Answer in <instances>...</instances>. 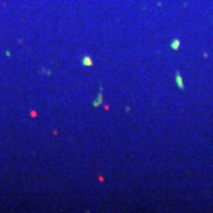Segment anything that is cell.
<instances>
[{
	"instance_id": "6da1fadb",
	"label": "cell",
	"mask_w": 213,
	"mask_h": 213,
	"mask_svg": "<svg viewBox=\"0 0 213 213\" xmlns=\"http://www.w3.org/2000/svg\"><path fill=\"white\" fill-rule=\"evenodd\" d=\"M82 63H83L84 66H91V65L94 64V62H92V59H91L90 56H85V57H83V59H82Z\"/></svg>"
},
{
	"instance_id": "7a4b0ae2",
	"label": "cell",
	"mask_w": 213,
	"mask_h": 213,
	"mask_svg": "<svg viewBox=\"0 0 213 213\" xmlns=\"http://www.w3.org/2000/svg\"><path fill=\"white\" fill-rule=\"evenodd\" d=\"M100 104H102V94H100V95H98V98H97V100L92 103V105H95V107L100 105Z\"/></svg>"
}]
</instances>
